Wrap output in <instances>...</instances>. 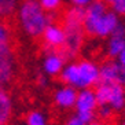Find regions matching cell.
Here are the masks:
<instances>
[{"instance_id":"obj_23","label":"cell","mask_w":125,"mask_h":125,"mask_svg":"<svg viewBox=\"0 0 125 125\" xmlns=\"http://www.w3.org/2000/svg\"><path fill=\"white\" fill-rule=\"evenodd\" d=\"M117 62L121 65V66H124L125 67V48L121 51V54L117 56Z\"/></svg>"},{"instance_id":"obj_6","label":"cell","mask_w":125,"mask_h":125,"mask_svg":"<svg viewBox=\"0 0 125 125\" xmlns=\"http://www.w3.org/2000/svg\"><path fill=\"white\" fill-rule=\"evenodd\" d=\"M99 81L104 84H125V67L115 61H107L99 66Z\"/></svg>"},{"instance_id":"obj_19","label":"cell","mask_w":125,"mask_h":125,"mask_svg":"<svg viewBox=\"0 0 125 125\" xmlns=\"http://www.w3.org/2000/svg\"><path fill=\"white\" fill-rule=\"evenodd\" d=\"M111 11H114L118 17L125 15V0H115L111 4Z\"/></svg>"},{"instance_id":"obj_24","label":"cell","mask_w":125,"mask_h":125,"mask_svg":"<svg viewBox=\"0 0 125 125\" xmlns=\"http://www.w3.org/2000/svg\"><path fill=\"white\" fill-rule=\"evenodd\" d=\"M87 125H104L103 122H99V121H92V122H89V124H87Z\"/></svg>"},{"instance_id":"obj_7","label":"cell","mask_w":125,"mask_h":125,"mask_svg":"<svg viewBox=\"0 0 125 125\" xmlns=\"http://www.w3.org/2000/svg\"><path fill=\"white\" fill-rule=\"evenodd\" d=\"M41 36L44 39V44L48 52L62 48L63 43H65V30L62 26L56 25V23H50L44 29Z\"/></svg>"},{"instance_id":"obj_26","label":"cell","mask_w":125,"mask_h":125,"mask_svg":"<svg viewBox=\"0 0 125 125\" xmlns=\"http://www.w3.org/2000/svg\"><path fill=\"white\" fill-rule=\"evenodd\" d=\"M122 125H125V121H124V122H122Z\"/></svg>"},{"instance_id":"obj_8","label":"cell","mask_w":125,"mask_h":125,"mask_svg":"<svg viewBox=\"0 0 125 125\" xmlns=\"http://www.w3.org/2000/svg\"><path fill=\"white\" fill-rule=\"evenodd\" d=\"M76 109L77 113L83 111H95L98 107V100L95 96V91L91 88H84L77 92V99H76Z\"/></svg>"},{"instance_id":"obj_9","label":"cell","mask_w":125,"mask_h":125,"mask_svg":"<svg viewBox=\"0 0 125 125\" xmlns=\"http://www.w3.org/2000/svg\"><path fill=\"white\" fill-rule=\"evenodd\" d=\"M54 99H55L56 106H59L61 109H72L76 104L77 91L72 85H65L55 92Z\"/></svg>"},{"instance_id":"obj_5","label":"cell","mask_w":125,"mask_h":125,"mask_svg":"<svg viewBox=\"0 0 125 125\" xmlns=\"http://www.w3.org/2000/svg\"><path fill=\"white\" fill-rule=\"evenodd\" d=\"M118 25H120L118 15L114 11H109L107 10L99 19H96L95 22L92 23L91 28H88L85 30V33H88L89 36L103 39V37L111 36V33L114 32V29Z\"/></svg>"},{"instance_id":"obj_14","label":"cell","mask_w":125,"mask_h":125,"mask_svg":"<svg viewBox=\"0 0 125 125\" xmlns=\"http://www.w3.org/2000/svg\"><path fill=\"white\" fill-rule=\"evenodd\" d=\"M110 89H111V84H104V83H100V84L96 87L95 96H96V100H98V106L109 104Z\"/></svg>"},{"instance_id":"obj_22","label":"cell","mask_w":125,"mask_h":125,"mask_svg":"<svg viewBox=\"0 0 125 125\" xmlns=\"http://www.w3.org/2000/svg\"><path fill=\"white\" fill-rule=\"evenodd\" d=\"M70 1H72V4L76 6V7H87L92 0H70Z\"/></svg>"},{"instance_id":"obj_27","label":"cell","mask_w":125,"mask_h":125,"mask_svg":"<svg viewBox=\"0 0 125 125\" xmlns=\"http://www.w3.org/2000/svg\"><path fill=\"white\" fill-rule=\"evenodd\" d=\"M124 109H125V107H124Z\"/></svg>"},{"instance_id":"obj_2","label":"cell","mask_w":125,"mask_h":125,"mask_svg":"<svg viewBox=\"0 0 125 125\" xmlns=\"http://www.w3.org/2000/svg\"><path fill=\"white\" fill-rule=\"evenodd\" d=\"M61 80L74 88H91L99 83V66L94 61L69 63L61 72Z\"/></svg>"},{"instance_id":"obj_1","label":"cell","mask_w":125,"mask_h":125,"mask_svg":"<svg viewBox=\"0 0 125 125\" xmlns=\"http://www.w3.org/2000/svg\"><path fill=\"white\" fill-rule=\"evenodd\" d=\"M84 8L73 6L69 8L63 18V30H65V43L62 45V56L65 59L76 56L80 51L84 41Z\"/></svg>"},{"instance_id":"obj_21","label":"cell","mask_w":125,"mask_h":125,"mask_svg":"<svg viewBox=\"0 0 125 125\" xmlns=\"http://www.w3.org/2000/svg\"><path fill=\"white\" fill-rule=\"evenodd\" d=\"M63 125H85V124H84L83 121H81V120L77 117V115H73V117L67 118L66 122H65Z\"/></svg>"},{"instance_id":"obj_16","label":"cell","mask_w":125,"mask_h":125,"mask_svg":"<svg viewBox=\"0 0 125 125\" xmlns=\"http://www.w3.org/2000/svg\"><path fill=\"white\" fill-rule=\"evenodd\" d=\"M26 124L28 125H47L45 117L40 111H30L26 117Z\"/></svg>"},{"instance_id":"obj_17","label":"cell","mask_w":125,"mask_h":125,"mask_svg":"<svg viewBox=\"0 0 125 125\" xmlns=\"http://www.w3.org/2000/svg\"><path fill=\"white\" fill-rule=\"evenodd\" d=\"M39 1H40L43 10L48 12H55L62 4V0H39Z\"/></svg>"},{"instance_id":"obj_4","label":"cell","mask_w":125,"mask_h":125,"mask_svg":"<svg viewBox=\"0 0 125 125\" xmlns=\"http://www.w3.org/2000/svg\"><path fill=\"white\" fill-rule=\"evenodd\" d=\"M19 19L22 28L30 37H40L51 21L39 0H23L19 8Z\"/></svg>"},{"instance_id":"obj_18","label":"cell","mask_w":125,"mask_h":125,"mask_svg":"<svg viewBox=\"0 0 125 125\" xmlns=\"http://www.w3.org/2000/svg\"><path fill=\"white\" fill-rule=\"evenodd\" d=\"M113 109H111L109 104H103L99 106V110H98V115H99L102 120H110L111 115H113Z\"/></svg>"},{"instance_id":"obj_15","label":"cell","mask_w":125,"mask_h":125,"mask_svg":"<svg viewBox=\"0 0 125 125\" xmlns=\"http://www.w3.org/2000/svg\"><path fill=\"white\" fill-rule=\"evenodd\" d=\"M18 0H0V18L7 19L15 11Z\"/></svg>"},{"instance_id":"obj_25","label":"cell","mask_w":125,"mask_h":125,"mask_svg":"<svg viewBox=\"0 0 125 125\" xmlns=\"http://www.w3.org/2000/svg\"><path fill=\"white\" fill-rule=\"evenodd\" d=\"M103 1H104V3H109V4H113L115 0H103Z\"/></svg>"},{"instance_id":"obj_3","label":"cell","mask_w":125,"mask_h":125,"mask_svg":"<svg viewBox=\"0 0 125 125\" xmlns=\"http://www.w3.org/2000/svg\"><path fill=\"white\" fill-rule=\"evenodd\" d=\"M15 74V37L12 29L0 18V85L8 84Z\"/></svg>"},{"instance_id":"obj_13","label":"cell","mask_w":125,"mask_h":125,"mask_svg":"<svg viewBox=\"0 0 125 125\" xmlns=\"http://www.w3.org/2000/svg\"><path fill=\"white\" fill-rule=\"evenodd\" d=\"M124 48H125V36L111 34L110 40L107 43V55L110 58H117Z\"/></svg>"},{"instance_id":"obj_20","label":"cell","mask_w":125,"mask_h":125,"mask_svg":"<svg viewBox=\"0 0 125 125\" xmlns=\"http://www.w3.org/2000/svg\"><path fill=\"white\" fill-rule=\"evenodd\" d=\"M77 117L87 125V124H89V122L95 121V111H83V113H77Z\"/></svg>"},{"instance_id":"obj_12","label":"cell","mask_w":125,"mask_h":125,"mask_svg":"<svg viewBox=\"0 0 125 125\" xmlns=\"http://www.w3.org/2000/svg\"><path fill=\"white\" fill-rule=\"evenodd\" d=\"M109 106L114 111L124 110V107H125V89L122 88L121 84H111Z\"/></svg>"},{"instance_id":"obj_10","label":"cell","mask_w":125,"mask_h":125,"mask_svg":"<svg viewBox=\"0 0 125 125\" xmlns=\"http://www.w3.org/2000/svg\"><path fill=\"white\" fill-rule=\"evenodd\" d=\"M65 67V58L59 51L48 52L44 59V70L50 76H56L61 74L62 69Z\"/></svg>"},{"instance_id":"obj_11","label":"cell","mask_w":125,"mask_h":125,"mask_svg":"<svg viewBox=\"0 0 125 125\" xmlns=\"http://www.w3.org/2000/svg\"><path fill=\"white\" fill-rule=\"evenodd\" d=\"M12 114V103L8 92L0 85V125H8Z\"/></svg>"}]
</instances>
